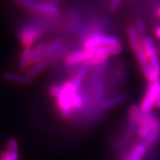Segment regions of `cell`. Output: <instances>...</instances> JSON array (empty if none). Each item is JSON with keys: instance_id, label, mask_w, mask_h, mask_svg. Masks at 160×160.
Listing matches in <instances>:
<instances>
[{"instance_id": "obj_1", "label": "cell", "mask_w": 160, "mask_h": 160, "mask_svg": "<svg viewBox=\"0 0 160 160\" xmlns=\"http://www.w3.org/2000/svg\"><path fill=\"white\" fill-rule=\"evenodd\" d=\"M61 92L57 97V106L59 107L61 117L65 119L70 118L72 110V100L78 91L72 84L71 81H66L61 85Z\"/></svg>"}, {"instance_id": "obj_2", "label": "cell", "mask_w": 160, "mask_h": 160, "mask_svg": "<svg viewBox=\"0 0 160 160\" xmlns=\"http://www.w3.org/2000/svg\"><path fill=\"white\" fill-rule=\"evenodd\" d=\"M83 47L84 49L95 48L98 47L104 46H113V45H118L120 43V40L117 37L110 35H106L101 33H93L88 36L83 40Z\"/></svg>"}, {"instance_id": "obj_3", "label": "cell", "mask_w": 160, "mask_h": 160, "mask_svg": "<svg viewBox=\"0 0 160 160\" xmlns=\"http://www.w3.org/2000/svg\"><path fill=\"white\" fill-rule=\"evenodd\" d=\"M160 98V79L154 82H150L146 94L141 101L140 108L144 114L151 112L152 108Z\"/></svg>"}, {"instance_id": "obj_4", "label": "cell", "mask_w": 160, "mask_h": 160, "mask_svg": "<svg viewBox=\"0 0 160 160\" xmlns=\"http://www.w3.org/2000/svg\"><path fill=\"white\" fill-rule=\"evenodd\" d=\"M141 44L152 69L160 77V62L154 41L150 36H144L141 38Z\"/></svg>"}, {"instance_id": "obj_5", "label": "cell", "mask_w": 160, "mask_h": 160, "mask_svg": "<svg viewBox=\"0 0 160 160\" xmlns=\"http://www.w3.org/2000/svg\"><path fill=\"white\" fill-rule=\"evenodd\" d=\"M42 37V32L38 25H25L20 32V38L25 48H31L34 42Z\"/></svg>"}, {"instance_id": "obj_6", "label": "cell", "mask_w": 160, "mask_h": 160, "mask_svg": "<svg viewBox=\"0 0 160 160\" xmlns=\"http://www.w3.org/2000/svg\"><path fill=\"white\" fill-rule=\"evenodd\" d=\"M136 56H137V59L138 61L140 66H141V70L143 71V74L146 79L150 82H154L159 80V76L156 74L154 70L152 69L151 65L150 64V61L148 60L147 56L145 54V51L143 48L141 47L139 50L135 52Z\"/></svg>"}, {"instance_id": "obj_7", "label": "cell", "mask_w": 160, "mask_h": 160, "mask_svg": "<svg viewBox=\"0 0 160 160\" xmlns=\"http://www.w3.org/2000/svg\"><path fill=\"white\" fill-rule=\"evenodd\" d=\"M122 50V45L118 44L113 45V46L98 47V48H95L84 49V52L86 53L88 59L89 57H92L93 56H103L105 57H109L110 56L117 55V54L121 52Z\"/></svg>"}, {"instance_id": "obj_8", "label": "cell", "mask_w": 160, "mask_h": 160, "mask_svg": "<svg viewBox=\"0 0 160 160\" xmlns=\"http://www.w3.org/2000/svg\"><path fill=\"white\" fill-rule=\"evenodd\" d=\"M155 118L156 116L154 114H152L151 112L144 114L143 118L138 126V135L141 138L144 139L148 135Z\"/></svg>"}, {"instance_id": "obj_9", "label": "cell", "mask_w": 160, "mask_h": 160, "mask_svg": "<svg viewBox=\"0 0 160 160\" xmlns=\"http://www.w3.org/2000/svg\"><path fill=\"white\" fill-rule=\"evenodd\" d=\"M128 100V94H126V93L118 94V95L110 97L108 99L103 100L100 103L99 108L102 110H108L110 108L114 107V106H116V105L123 103V102L127 101Z\"/></svg>"}, {"instance_id": "obj_10", "label": "cell", "mask_w": 160, "mask_h": 160, "mask_svg": "<svg viewBox=\"0 0 160 160\" xmlns=\"http://www.w3.org/2000/svg\"><path fill=\"white\" fill-rule=\"evenodd\" d=\"M2 78L8 82H14L17 84L30 85L32 82V78H30L27 74L24 75V74H17V73H14V72H4L2 74Z\"/></svg>"}, {"instance_id": "obj_11", "label": "cell", "mask_w": 160, "mask_h": 160, "mask_svg": "<svg viewBox=\"0 0 160 160\" xmlns=\"http://www.w3.org/2000/svg\"><path fill=\"white\" fill-rule=\"evenodd\" d=\"M160 135V119L156 118L154 123L152 125L151 129L148 133V135L145 137L142 141V143L149 147L152 144H154L158 139V136Z\"/></svg>"}, {"instance_id": "obj_12", "label": "cell", "mask_w": 160, "mask_h": 160, "mask_svg": "<svg viewBox=\"0 0 160 160\" xmlns=\"http://www.w3.org/2000/svg\"><path fill=\"white\" fill-rule=\"evenodd\" d=\"M34 11L37 12L44 14V15L52 16V17H57V16L60 15L59 8L56 5L52 4V3L35 2Z\"/></svg>"}, {"instance_id": "obj_13", "label": "cell", "mask_w": 160, "mask_h": 160, "mask_svg": "<svg viewBox=\"0 0 160 160\" xmlns=\"http://www.w3.org/2000/svg\"><path fill=\"white\" fill-rule=\"evenodd\" d=\"M128 37L129 43L134 52H137L142 47L141 44V37L137 30L135 26L130 25L128 27Z\"/></svg>"}, {"instance_id": "obj_14", "label": "cell", "mask_w": 160, "mask_h": 160, "mask_svg": "<svg viewBox=\"0 0 160 160\" xmlns=\"http://www.w3.org/2000/svg\"><path fill=\"white\" fill-rule=\"evenodd\" d=\"M87 59H88V57H87L86 53L83 49V50L74 51L69 54L65 58V62L68 65H74L79 63L83 64L87 61Z\"/></svg>"}, {"instance_id": "obj_15", "label": "cell", "mask_w": 160, "mask_h": 160, "mask_svg": "<svg viewBox=\"0 0 160 160\" xmlns=\"http://www.w3.org/2000/svg\"><path fill=\"white\" fill-rule=\"evenodd\" d=\"M89 68H90V65H88V64H82L81 67L79 68V70L77 72L76 75L74 76L73 80L71 81L72 84H73L74 88L77 91L79 90L80 87H81L82 82H83L85 76L87 75L88 72Z\"/></svg>"}, {"instance_id": "obj_16", "label": "cell", "mask_w": 160, "mask_h": 160, "mask_svg": "<svg viewBox=\"0 0 160 160\" xmlns=\"http://www.w3.org/2000/svg\"><path fill=\"white\" fill-rule=\"evenodd\" d=\"M143 115L144 113L141 111L140 106L132 105L129 109V119L132 124L139 126L140 122L143 118Z\"/></svg>"}, {"instance_id": "obj_17", "label": "cell", "mask_w": 160, "mask_h": 160, "mask_svg": "<svg viewBox=\"0 0 160 160\" xmlns=\"http://www.w3.org/2000/svg\"><path fill=\"white\" fill-rule=\"evenodd\" d=\"M147 148L146 145L141 142L140 145L132 150L126 160H142L143 156L145 155V152L147 150Z\"/></svg>"}, {"instance_id": "obj_18", "label": "cell", "mask_w": 160, "mask_h": 160, "mask_svg": "<svg viewBox=\"0 0 160 160\" xmlns=\"http://www.w3.org/2000/svg\"><path fill=\"white\" fill-rule=\"evenodd\" d=\"M61 46H62V40L61 38H57V39L53 40L52 42H51L49 44L46 45L44 51H43V53H42V55L41 61L46 60L51 54H52L55 51H57Z\"/></svg>"}, {"instance_id": "obj_19", "label": "cell", "mask_w": 160, "mask_h": 160, "mask_svg": "<svg viewBox=\"0 0 160 160\" xmlns=\"http://www.w3.org/2000/svg\"><path fill=\"white\" fill-rule=\"evenodd\" d=\"M31 48H25L20 57L19 66L21 70H26L30 64H31Z\"/></svg>"}, {"instance_id": "obj_20", "label": "cell", "mask_w": 160, "mask_h": 160, "mask_svg": "<svg viewBox=\"0 0 160 160\" xmlns=\"http://www.w3.org/2000/svg\"><path fill=\"white\" fill-rule=\"evenodd\" d=\"M48 62L46 60L39 61V62L36 63L33 67L30 68V70H28L27 75L31 78H34V77L38 76V74H40L41 73L47 69V67H48Z\"/></svg>"}, {"instance_id": "obj_21", "label": "cell", "mask_w": 160, "mask_h": 160, "mask_svg": "<svg viewBox=\"0 0 160 160\" xmlns=\"http://www.w3.org/2000/svg\"><path fill=\"white\" fill-rule=\"evenodd\" d=\"M45 47H46V44L44 42H39L34 47V48H32L31 64H36L41 61V58H42Z\"/></svg>"}, {"instance_id": "obj_22", "label": "cell", "mask_w": 160, "mask_h": 160, "mask_svg": "<svg viewBox=\"0 0 160 160\" xmlns=\"http://www.w3.org/2000/svg\"><path fill=\"white\" fill-rule=\"evenodd\" d=\"M66 52H67V47L62 45L61 48H59L57 51H55L52 54H51V55L47 58L46 61L48 62V64L52 63V62H54V61H57L58 58H60V57H61L62 56L65 55V53H66Z\"/></svg>"}, {"instance_id": "obj_23", "label": "cell", "mask_w": 160, "mask_h": 160, "mask_svg": "<svg viewBox=\"0 0 160 160\" xmlns=\"http://www.w3.org/2000/svg\"><path fill=\"white\" fill-rule=\"evenodd\" d=\"M135 27L137 29V30L138 31L140 35L141 36V38L145 36V25H144V21L143 20L138 17L136 19V22H135Z\"/></svg>"}, {"instance_id": "obj_24", "label": "cell", "mask_w": 160, "mask_h": 160, "mask_svg": "<svg viewBox=\"0 0 160 160\" xmlns=\"http://www.w3.org/2000/svg\"><path fill=\"white\" fill-rule=\"evenodd\" d=\"M8 153H18V142L17 139L12 138L8 144Z\"/></svg>"}, {"instance_id": "obj_25", "label": "cell", "mask_w": 160, "mask_h": 160, "mask_svg": "<svg viewBox=\"0 0 160 160\" xmlns=\"http://www.w3.org/2000/svg\"><path fill=\"white\" fill-rule=\"evenodd\" d=\"M61 89H62L61 86H59V85H52V86L49 88V93H50L52 97L57 98V97L61 94Z\"/></svg>"}, {"instance_id": "obj_26", "label": "cell", "mask_w": 160, "mask_h": 160, "mask_svg": "<svg viewBox=\"0 0 160 160\" xmlns=\"http://www.w3.org/2000/svg\"><path fill=\"white\" fill-rule=\"evenodd\" d=\"M121 1L122 0H111L110 9H111L112 12H116V11L118 10L120 6V3H121Z\"/></svg>"}, {"instance_id": "obj_27", "label": "cell", "mask_w": 160, "mask_h": 160, "mask_svg": "<svg viewBox=\"0 0 160 160\" xmlns=\"http://www.w3.org/2000/svg\"><path fill=\"white\" fill-rule=\"evenodd\" d=\"M0 160H10L8 157V152H2L1 156H0Z\"/></svg>"}, {"instance_id": "obj_28", "label": "cell", "mask_w": 160, "mask_h": 160, "mask_svg": "<svg viewBox=\"0 0 160 160\" xmlns=\"http://www.w3.org/2000/svg\"><path fill=\"white\" fill-rule=\"evenodd\" d=\"M155 34H156V36H157V37H158V38H160V26L157 27V29H156Z\"/></svg>"}, {"instance_id": "obj_29", "label": "cell", "mask_w": 160, "mask_h": 160, "mask_svg": "<svg viewBox=\"0 0 160 160\" xmlns=\"http://www.w3.org/2000/svg\"><path fill=\"white\" fill-rule=\"evenodd\" d=\"M155 106H156V107H158V108H160V98H159V99L158 100V101H157V102H156V105H155Z\"/></svg>"}, {"instance_id": "obj_30", "label": "cell", "mask_w": 160, "mask_h": 160, "mask_svg": "<svg viewBox=\"0 0 160 160\" xmlns=\"http://www.w3.org/2000/svg\"><path fill=\"white\" fill-rule=\"evenodd\" d=\"M157 14H158V17H159V18H160V7H159V8H158V11H157Z\"/></svg>"}]
</instances>
